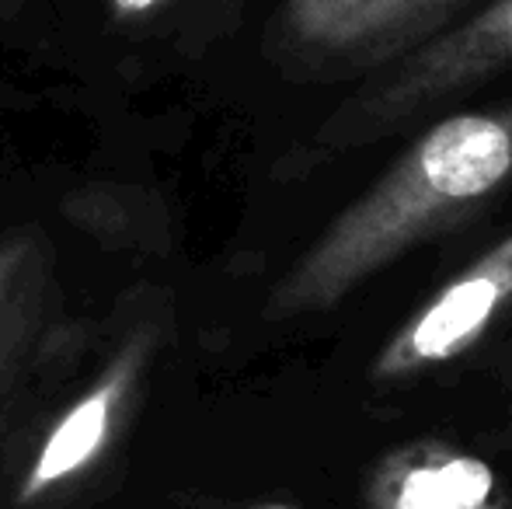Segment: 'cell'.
Instances as JSON below:
<instances>
[{
  "mask_svg": "<svg viewBox=\"0 0 512 509\" xmlns=\"http://www.w3.org/2000/svg\"><path fill=\"white\" fill-rule=\"evenodd\" d=\"M512 185V102L432 123L300 255L269 297L272 321L338 300L436 234L471 220Z\"/></svg>",
  "mask_w": 512,
  "mask_h": 509,
  "instance_id": "1",
  "label": "cell"
},
{
  "mask_svg": "<svg viewBox=\"0 0 512 509\" xmlns=\"http://www.w3.org/2000/svg\"><path fill=\"white\" fill-rule=\"evenodd\" d=\"M512 67V0H488L481 11L450 28L446 35L425 39L422 46L384 63L356 98L335 112L321 133V147L349 150L366 147L377 136L415 123L446 98L471 91L485 77Z\"/></svg>",
  "mask_w": 512,
  "mask_h": 509,
  "instance_id": "2",
  "label": "cell"
},
{
  "mask_svg": "<svg viewBox=\"0 0 512 509\" xmlns=\"http://www.w3.org/2000/svg\"><path fill=\"white\" fill-rule=\"evenodd\" d=\"M512 307V231L429 297L370 367L377 384H405L467 356Z\"/></svg>",
  "mask_w": 512,
  "mask_h": 509,
  "instance_id": "3",
  "label": "cell"
},
{
  "mask_svg": "<svg viewBox=\"0 0 512 509\" xmlns=\"http://www.w3.org/2000/svg\"><path fill=\"white\" fill-rule=\"evenodd\" d=\"M471 0H283V25L304 60L377 70L422 46Z\"/></svg>",
  "mask_w": 512,
  "mask_h": 509,
  "instance_id": "4",
  "label": "cell"
},
{
  "mask_svg": "<svg viewBox=\"0 0 512 509\" xmlns=\"http://www.w3.org/2000/svg\"><path fill=\"white\" fill-rule=\"evenodd\" d=\"M150 349H154L150 332H140L129 342H122V349L108 360V367L95 377V384L53 422L46 440L39 443L35 461L21 475L18 492H14L21 506L49 499L108 454V447L119 436L122 412H126L129 398L136 394V384L147 370Z\"/></svg>",
  "mask_w": 512,
  "mask_h": 509,
  "instance_id": "5",
  "label": "cell"
},
{
  "mask_svg": "<svg viewBox=\"0 0 512 509\" xmlns=\"http://www.w3.org/2000/svg\"><path fill=\"white\" fill-rule=\"evenodd\" d=\"M366 509H509V492L499 471L471 450L415 440L370 471Z\"/></svg>",
  "mask_w": 512,
  "mask_h": 509,
  "instance_id": "6",
  "label": "cell"
},
{
  "mask_svg": "<svg viewBox=\"0 0 512 509\" xmlns=\"http://www.w3.org/2000/svg\"><path fill=\"white\" fill-rule=\"evenodd\" d=\"M25 262H28L25 241H18V238L0 241V335H4L7 311H11V304H14V293H18V279H21Z\"/></svg>",
  "mask_w": 512,
  "mask_h": 509,
  "instance_id": "7",
  "label": "cell"
},
{
  "mask_svg": "<svg viewBox=\"0 0 512 509\" xmlns=\"http://www.w3.org/2000/svg\"><path fill=\"white\" fill-rule=\"evenodd\" d=\"M108 4H112V11L119 14V18H136V14L154 11L161 0H108Z\"/></svg>",
  "mask_w": 512,
  "mask_h": 509,
  "instance_id": "8",
  "label": "cell"
},
{
  "mask_svg": "<svg viewBox=\"0 0 512 509\" xmlns=\"http://www.w3.org/2000/svg\"><path fill=\"white\" fill-rule=\"evenodd\" d=\"M251 509H297V506H290V503H262V506H251Z\"/></svg>",
  "mask_w": 512,
  "mask_h": 509,
  "instance_id": "9",
  "label": "cell"
}]
</instances>
